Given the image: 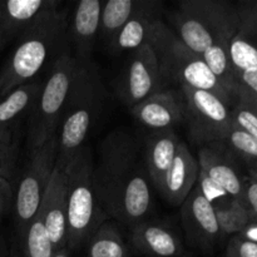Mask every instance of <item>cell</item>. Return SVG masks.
Instances as JSON below:
<instances>
[{
  "instance_id": "7402d4cb",
  "label": "cell",
  "mask_w": 257,
  "mask_h": 257,
  "mask_svg": "<svg viewBox=\"0 0 257 257\" xmlns=\"http://www.w3.org/2000/svg\"><path fill=\"white\" fill-rule=\"evenodd\" d=\"M42 88V82L25 83L0 97V128L17 125L18 119L33 109Z\"/></svg>"
},
{
  "instance_id": "7c38bea8",
  "label": "cell",
  "mask_w": 257,
  "mask_h": 257,
  "mask_svg": "<svg viewBox=\"0 0 257 257\" xmlns=\"http://www.w3.org/2000/svg\"><path fill=\"white\" fill-rule=\"evenodd\" d=\"M55 250L67 246V177L65 166L55 162L39 208Z\"/></svg>"
},
{
  "instance_id": "4dcf8cb0",
  "label": "cell",
  "mask_w": 257,
  "mask_h": 257,
  "mask_svg": "<svg viewBox=\"0 0 257 257\" xmlns=\"http://www.w3.org/2000/svg\"><path fill=\"white\" fill-rule=\"evenodd\" d=\"M232 125L257 138V108L237 100L231 109Z\"/></svg>"
},
{
  "instance_id": "3957f363",
  "label": "cell",
  "mask_w": 257,
  "mask_h": 257,
  "mask_svg": "<svg viewBox=\"0 0 257 257\" xmlns=\"http://www.w3.org/2000/svg\"><path fill=\"white\" fill-rule=\"evenodd\" d=\"M105 95V88L94 63L80 65L57 132V163L67 166L78 151L84 147L93 123L102 113Z\"/></svg>"
},
{
  "instance_id": "ac0fdd59",
  "label": "cell",
  "mask_w": 257,
  "mask_h": 257,
  "mask_svg": "<svg viewBox=\"0 0 257 257\" xmlns=\"http://www.w3.org/2000/svg\"><path fill=\"white\" fill-rule=\"evenodd\" d=\"M198 162L187 146L181 142L175 161L165 178L160 193L171 205L181 206L198 180Z\"/></svg>"
},
{
  "instance_id": "1f68e13d",
  "label": "cell",
  "mask_w": 257,
  "mask_h": 257,
  "mask_svg": "<svg viewBox=\"0 0 257 257\" xmlns=\"http://www.w3.org/2000/svg\"><path fill=\"white\" fill-rule=\"evenodd\" d=\"M226 257H257V243L235 235L226 248Z\"/></svg>"
},
{
  "instance_id": "8fae6325",
  "label": "cell",
  "mask_w": 257,
  "mask_h": 257,
  "mask_svg": "<svg viewBox=\"0 0 257 257\" xmlns=\"http://www.w3.org/2000/svg\"><path fill=\"white\" fill-rule=\"evenodd\" d=\"M181 218L186 238L191 245L205 251L216 245L221 236L217 217L198 186L193 187L181 205Z\"/></svg>"
},
{
  "instance_id": "d6986e66",
  "label": "cell",
  "mask_w": 257,
  "mask_h": 257,
  "mask_svg": "<svg viewBox=\"0 0 257 257\" xmlns=\"http://www.w3.org/2000/svg\"><path fill=\"white\" fill-rule=\"evenodd\" d=\"M180 140L173 131H157L146 138L143 156L148 176L158 191L175 161Z\"/></svg>"
},
{
  "instance_id": "836d02e7",
  "label": "cell",
  "mask_w": 257,
  "mask_h": 257,
  "mask_svg": "<svg viewBox=\"0 0 257 257\" xmlns=\"http://www.w3.org/2000/svg\"><path fill=\"white\" fill-rule=\"evenodd\" d=\"M13 202V188L9 180L0 177V215L9 211Z\"/></svg>"
},
{
  "instance_id": "6da1fadb",
  "label": "cell",
  "mask_w": 257,
  "mask_h": 257,
  "mask_svg": "<svg viewBox=\"0 0 257 257\" xmlns=\"http://www.w3.org/2000/svg\"><path fill=\"white\" fill-rule=\"evenodd\" d=\"M148 178L143 150L135 136L115 130L102 141L93 182L105 215L133 227L143 222L153 205Z\"/></svg>"
},
{
  "instance_id": "5bb4252c",
  "label": "cell",
  "mask_w": 257,
  "mask_h": 257,
  "mask_svg": "<svg viewBox=\"0 0 257 257\" xmlns=\"http://www.w3.org/2000/svg\"><path fill=\"white\" fill-rule=\"evenodd\" d=\"M102 8L100 0H82L75 7L69 27V39L74 47V58L80 65L92 63L90 58L100 30Z\"/></svg>"
},
{
  "instance_id": "2e32d148",
  "label": "cell",
  "mask_w": 257,
  "mask_h": 257,
  "mask_svg": "<svg viewBox=\"0 0 257 257\" xmlns=\"http://www.w3.org/2000/svg\"><path fill=\"white\" fill-rule=\"evenodd\" d=\"M132 114L138 123L157 131H172L185 119L183 103L171 90L155 93L140 104L132 107Z\"/></svg>"
},
{
  "instance_id": "8992f818",
  "label": "cell",
  "mask_w": 257,
  "mask_h": 257,
  "mask_svg": "<svg viewBox=\"0 0 257 257\" xmlns=\"http://www.w3.org/2000/svg\"><path fill=\"white\" fill-rule=\"evenodd\" d=\"M92 152L83 147L65 166L67 177V247H80L105 218L93 182Z\"/></svg>"
},
{
  "instance_id": "ffe728a7",
  "label": "cell",
  "mask_w": 257,
  "mask_h": 257,
  "mask_svg": "<svg viewBox=\"0 0 257 257\" xmlns=\"http://www.w3.org/2000/svg\"><path fill=\"white\" fill-rule=\"evenodd\" d=\"M132 245L151 257H177L182 253V243L165 225L143 221L133 227Z\"/></svg>"
},
{
  "instance_id": "52a82bcc",
  "label": "cell",
  "mask_w": 257,
  "mask_h": 257,
  "mask_svg": "<svg viewBox=\"0 0 257 257\" xmlns=\"http://www.w3.org/2000/svg\"><path fill=\"white\" fill-rule=\"evenodd\" d=\"M79 68L80 64L70 52L64 53L53 62L49 77L43 83L37 102L30 110L27 135L29 155L47 143L50 137L57 135Z\"/></svg>"
},
{
  "instance_id": "5b68a950",
  "label": "cell",
  "mask_w": 257,
  "mask_h": 257,
  "mask_svg": "<svg viewBox=\"0 0 257 257\" xmlns=\"http://www.w3.org/2000/svg\"><path fill=\"white\" fill-rule=\"evenodd\" d=\"M148 44L155 52L166 83L173 82L181 87L206 90L232 104L233 99L212 74L202 57L188 49L162 20L157 19L151 27Z\"/></svg>"
},
{
  "instance_id": "cb8c5ba5",
  "label": "cell",
  "mask_w": 257,
  "mask_h": 257,
  "mask_svg": "<svg viewBox=\"0 0 257 257\" xmlns=\"http://www.w3.org/2000/svg\"><path fill=\"white\" fill-rule=\"evenodd\" d=\"M212 207L217 217L221 235H238L253 222L245 203L236 198L228 197L213 203Z\"/></svg>"
},
{
  "instance_id": "d590c367",
  "label": "cell",
  "mask_w": 257,
  "mask_h": 257,
  "mask_svg": "<svg viewBox=\"0 0 257 257\" xmlns=\"http://www.w3.org/2000/svg\"><path fill=\"white\" fill-rule=\"evenodd\" d=\"M52 257H70V250L65 246V247L59 248V250H55Z\"/></svg>"
},
{
  "instance_id": "9c48e42d",
  "label": "cell",
  "mask_w": 257,
  "mask_h": 257,
  "mask_svg": "<svg viewBox=\"0 0 257 257\" xmlns=\"http://www.w3.org/2000/svg\"><path fill=\"white\" fill-rule=\"evenodd\" d=\"M20 178L15 197V225L20 237L39 211L58 157V135L35 150Z\"/></svg>"
},
{
  "instance_id": "484cf974",
  "label": "cell",
  "mask_w": 257,
  "mask_h": 257,
  "mask_svg": "<svg viewBox=\"0 0 257 257\" xmlns=\"http://www.w3.org/2000/svg\"><path fill=\"white\" fill-rule=\"evenodd\" d=\"M88 257H128L122 236L109 223H102L87 241Z\"/></svg>"
},
{
  "instance_id": "74e56055",
  "label": "cell",
  "mask_w": 257,
  "mask_h": 257,
  "mask_svg": "<svg viewBox=\"0 0 257 257\" xmlns=\"http://www.w3.org/2000/svg\"><path fill=\"white\" fill-rule=\"evenodd\" d=\"M250 178L252 181H255V182H257V166L250 167Z\"/></svg>"
},
{
  "instance_id": "83f0119b",
  "label": "cell",
  "mask_w": 257,
  "mask_h": 257,
  "mask_svg": "<svg viewBox=\"0 0 257 257\" xmlns=\"http://www.w3.org/2000/svg\"><path fill=\"white\" fill-rule=\"evenodd\" d=\"M17 125L0 128V177L12 180L15 172L18 155H19V140Z\"/></svg>"
},
{
  "instance_id": "4fadbf2b",
  "label": "cell",
  "mask_w": 257,
  "mask_h": 257,
  "mask_svg": "<svg viewBox=\"0 0 257 257\" xmlns=\"http://www.w3.org/2000/svg\"><path fill=\"white\" fill-rule=\"evenodd\" d=\"M57 0H0V48L18 39L44 13L58 9Z\"/></svg>"
},
{
  "instance_id": "9a60e30c",
  "label": "cell",
  "mask_w": 257,
  "mask_h": 257,
  "mask_svg": "<svg viewBox=\"0 0 257 257\" xmlns=\"http://www.w3.org/2000/svg\"><path fill=\"white\" fill-rule=\"evenodd\" d=\"M240 25L228 45L235 72L257 70V2L237 5Z\"/></svg>"
},
{
  "instance_id": "f546056e",
  "label": "cell",
  "mask_w": 257,
  "mask_h": 257,
  "mask_svg": "<svg viewBox=\"0 0 257 257\" xmlns=\"http://www.w3.org/2000/svg\"><path fill=\"white\" fill-rule=\"evenodd\" d=\"M236 102L242 100L257 108V70L235 72Z\"/></svg>"
},
{
  "instance_id": "7a4b0ae2",
  "label": "cell",
  "mask_w": 257,
  "mask_h": 257,
  "mask_svg": "<svg viewBox=\"0 0 257 257\" xmlns=\"http://www.w3.org/2000/svg\"><path fill=\"white\" fill-rule=\"evenodd\" d=\"M67 10L44 13L19 38L10 57L0 70V97L17 87L33 82L48 60H57L69 49Z\"/></svg>"
},
{
  "instance_id": "f1b7e54d",
  "label": "cell",
  "mask_w": 257,
  "mask_h": 257,
  "mask_svg": "<svg viewBox=\"0 0 257 257\" xmlns=\"http://www.w3.org/2000/svg\"><path fill=\"white\" fill-rule=\"evenodd\" d=\"M223 145L227 146L236 156L250 163L251 167L257 166V138L232 125Z\"/></svg>"
},
{
  "instance_id": "8d00e7d4",
  "label": "cell",
  "mask_w": 257,
  "mask_h": 257,
  "mask_svg": "<svg viewBox=\"0 0 257 257\" xmlns=\"http://www.w3.org/2000/svg\"><path fill=\"white\" fill-rule=\"evenodd\" d=\"M0 257H8L7 247H5V243H4V240H3L2 235H0Z\"/></svg>"
},
{
  "instance_id": "d6a6232c",
  "label": "cell",
  "mask_w": 257,
  "mask_h": 257,
  "mask_svg": "<svg viewBox=\"0 0 257 257\" xmlns=\"http://www.w3.org/2000/svg\"><path fill=\"white\" fill-rule=\"evenodd\" d=\"M242 202L247 207L253 222H257V182L252 181L251 178L245 181Z\"/></svg>"
},
{
  "instance_id": "e575fe53",
  "label": "cell",
  "mask_w": 257,
  "mask_h": 257,
  "mask_svg": "<svg viewBox=\"0 0 257 257\" xmlns=\"http://www.w3.org/2000/svg\"><path fill=\"white\" fill-rule=\"evenodd\" d=\"M238 235H241L243 238L251 241V242L257 243V222L250 223V225H248L242 232L238 233Z\"/></svg>"
},
{
  "instance_id": "e0dca14e",
  "label": "cell",
  "mask_w": 257,
  "mask_h": 257,
  "mask_svg": "<svg viewBox=\"0 0 257 257\" xmlns=\"http://www.w3.org/2000/svg\"><path fill=\"white\" fill-rule=\"evenodd\" d=\"M222 145L203 146L198 151V168L211 182L225 191L230 197L243 200L245 181L238 175L232 161L228 158Z\"/></svg>"
},
{
  "instance_id": "603a6c76",
  "label": "cell",
  "mask_w": 257,
  "mask_h": 257,
  "mask_svg": "<svg viewBox=\"0 0 257 257\" xmlns=\"http://www.w3.org/2000/svg\"><path fill=\"white\" fill-rule=\"evenodd\" d=\"M143 3L137 0H108L103 3L99 33L108 47Z\"/></svg>"
},
{
  "instance_id": "30bf717a",
  "label": "cell",
  "mask_w": 257,
  "mask_h": 257,
  "mask_svg": "<svg viewBox=\"0 0 257 257\" xmlns=\"http://www.w3.org/2000/svg\"><path fill=\"white\" fill-rule=\"evenodd\" d=\"M165 84L155 52L146 43L137 50H133L120 78L118 93L125 104L135 107L155 93L163 90Z\"/></svg>"
},
{
  "instance_id": "4316f807",
  "label": "cell",
  "mask_w": 257,
  "mask_h": 257,
  "mask_svg": "<svg viewBox=\"0 0 257 257\" xmlns=\"http://www.w3.org/2000/svg\"><path fill=\"white\" fill-rule=\"evenodd\" d=\"M22 240L24 257H52L54 253V247L40 211H38L32 222L25 228Z\"/></svg>"
},
{
  "instance_id": "ba28073f",
  "label": "cell",
  "mask_w": 257,
  "mask_h": 257,
  "mask_svg": "<svg viewBox=\"0 0 257 257\" xmlns=\"http://www.w3.org/2000/svg\"><path fill=\"white\" fill-rule=\"evenodd\" d=\"M182 93L191 140L205 146L223 145L232 127V107L206 90L182 87Z\"/></svg>"
},
{
  "instance_id": "44dd1931",
  "label": "cell",
  "mask_w": 257,
  "mask_h": 257,
  "mask_svg": "<svg viewBox=\"0 0 257 257\" xmlns=\"http://www.w3.org/2000/svg\"><path fill=\"white\" fill-rule=\"evenodd\" d=\"M155 3L145 2L141 9L131 18L127 24L115 35L109 44L113 53H120L123 50H137L146 43H148L151 27L158 19L155 17L153 9Z\"/></svg>"
},
{
  "instance_id": "277c9868",
  "label": "cell",
  "mask_w": 257,
  "mask_h": 257,
  "mask_svg": "<svg viewBox=\"0 0 257 257\" xmlns=\"http://www.w3.org/2000/svg\"><path fill=\"white\" fill-rule=\"evenodd\" d=\"M170 19L178 39L198 55L215 44H230L240 25L237 8L221 0H185Z\"/></svg>"
},
{
  "instance_id": "d4e9b609",
  "label": "cell",
  "mask_w": 257,
  "mask_h": 257,
  "mask_svg": "<svg viewBox=\"0 0 257 257\" xmlns=\"http://www.w3.org/2000/svg\"><path fill=\"white\" fill-rule=\"evenodd\" d=\"M227 43L215 44L206 49L201 54L203 62L206 63L212 74L217 78L223 89L228 93L231 98L236 103L235 94V70L231 64L230 53H228Z\"/></svg>"
}]
</instances>
